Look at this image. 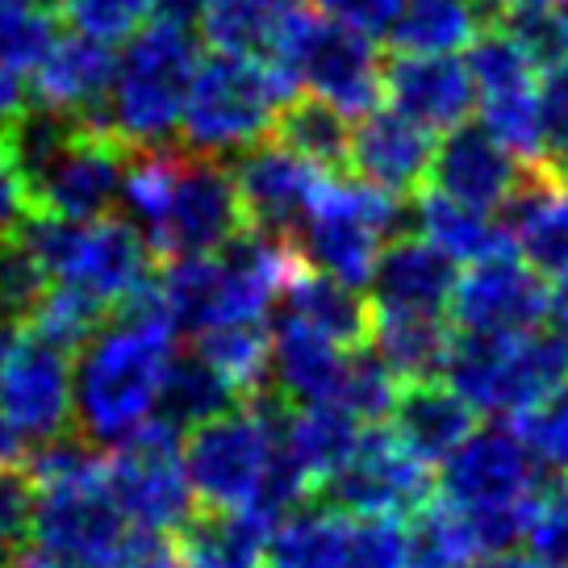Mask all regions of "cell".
I'll use <instances>...</instances> for the list:
<instances>
[{
	"mask_svg": "<svg viewBox=\"0 0 568 568\" xmlns=\"http://www.w3.org/2000/svg\"><path fill=\"white\" fill-rule=\"evenodd\" d=\"M402 389L406 385L385 368V359L373 347H359L352 355V373H347L338 406L347 409L352 418H359L364 426H385L393 423V409L402 402Z\"/></svg>",
	"mask_w": 568,
	"mask_h": 568,
	"instance_id": "b9f144b4",
	"label": "cell"
},
{
	"mask_svg": "<svg viewBox=\"0 0 568 568\" xmlns=\"http://www.w3.org/2000/svg\"><path fill=\"white\" fill-rule=\"evenodd\" d=\"M409 556L414 568H477L489 551L477 523L435 494L409 523Z\"/></svg>",
	"mask_w": 568,
	"mask_h": 568,
	"instance_id": "74e56055",
	"label": "cell"
},
{
	"mask_svg": "<svg viewBox=\"0 0 568 568\" xmlns=\"http://www.w3.org/2000/svg\"><path fill=\"white\" fill-rule=\"evenodd\" d=\"M0 568H13L9 565V548H0Z\"/></svg>",
	"mask_w": 568,
	"mask_h": 568,
	"instance_id": "94428289",
	"label": "cell"
},
{
	"mask_svg": "<svg viewBox=\"0 0 568 568\" xmlns=\"http://www.w3.org/2000/svg\"><path fill=\"white\" fill-rule=\"evenodd\" d=\"M54 18L47 0L0 4V134H9L34 101V71L59 38Z\"/></svg>",
	"mask_w": 568,
	"mask_h": 568,
	"instance_id": "4316f807",
	"label": "cell"
},
{
	"mask_svg": "<svg viewBox=\"0 0 568 568\" xmlns=\"http://www.w3.org/2000/svg\"><path fill=\"white\" fill-rule=\"evenodd\" d=\"M480 125L523 163H544V71L501 26L468 47Z\"/></svg>",
	"mask_w": 568,
	"mask_h": 568,
	"instance_id": "4fadbf2b",
	"label": "cell"
},
{
	"mask_svg": "<svg viewBox=\"0 0 568 568\" xmlns=\"http://www.w3.org/2000/svg\"><path fill=\"white\" fill-rule=\"evenodd\" d=\"M435 130L397 109H373L352 125V176L393 196H418L435 168Z\"/></svg>",
	"mask_w": 568,
	"mask_h": 568,
	"instance_id": "d6986e66",
	"label": "cell"
},
{
	"mask_svg": "<svg viewBox=\"0 0 568 568\" xmlns=\"http://www.w3.org/2000/svg\"><path fill=\"white\" fill-rule=\"evenodd\" d=\"M54 13L68 21L71 34L118 47L146 26V18L155 13V0H54Z\"/></svg>",
	"mask_w": 568,
	"mask_h": 568,
	"instance_id": "7bdbcfd3",
	"label": "cell"
},
{
	"mask_svg": "<svg viewBox=\"0 0 568 568\" xmlns=\"http://www.w3.org/2000/svg\"><path fill=\"white\" fill-rule=\"evenodd\" d=\"M0 4H4V0H0Z\"/></svg>",
	"mask_w": 568,
	"mask_h": 568,
	"instance_id": "be15d7a7",
	"label": "cell"
},
{
	"mask_svg": "<svg viewBox=\"0 0 568 568\" xmlns=\"http://www.w3.org/2000/svg\"><path fill=\"white\" fill-rule=\"evenodd\" d=\"M113 318V310H105L101 302H92L89 293L68 288V284H51L47 297L38 302V310L30 314V331L38 338H47L59 352H84L97 331Z\"/></svg>",
	"mask_w": 568,
	"mask_h": 568,
	"instance_id": "ab89813d",
	"label": "cell"
},
{
	"mask_svg": "<svg viewBox=\"0 0 568 568\" xmlns=\"http://www.w3.org/2000/svg\"><path fill=\"white\" fill-rule=\"evenodd\" d=\"M210 9H213V0H155V18L189 26V30L210 18Z\"/></svg>",
	"mask_w": 568,
	"mask_h": 568,
	"instance_id": "11a10c76",
	"label": "cell"
},
{
	"mask_svg": "<svg viewBox=\"0 0 568 568\" xmlns=\"http://www.w3.org/2000/svg\"><path fill=\"white\" fill-rule=\"evenodd\" d=\"M544 163L568 180V59L544 71Z\"/></svg>",
	"mask_w": 568,
	"mask_h": 568,
	"instance_id": "681fc988",
	"label": "cell"
},
{
	"mask_svg": "<svg viewBox=\"0 0 568 568\" xmlns=\"http://www.w3.org/2000/svg\"><path fill=\"white\" fill-rule=\"evenodd\" d=\"M180 326L160 293V276L139 288L75 359V426L89 444H125L163 409L176 368Z\"/></svg>",
	"mask_w": 568,
	"mask_h": 568,
	"instance_id": "6da1fadb",
	"label": "cell"
},
{
	"mask_svg": "<svg viewBox=\"0 0 568 568\" xmlns=\"http://www.w3.org/2000/svg\"><path fill=\"white\" fill-rule=\"evenodd\" d=\"M297 13H302V0H213L201 30L213 51L276 63L281 42Z\"/></svg>",
	"mask_w": 568,
	"mask_h": 568,
	"instance_id": "d590c367",
	"label": "cell"
},
{
	"mask_svg": "<svg viewBox=\"0 0 568 568\" xmlns=\"http://www.w3.org/2000/svg\"><path fill=\"white\" fill-rule=\"evenodd\" d=\"M34 531V480L30 473H0V548H18Z\"/></svg>",
	"mask_w": 568,
	"mask_h": 568,
	"instance_id": "f907efd6",
	"label": "cell"
},
{
	"mask_svg": "<svg viewBox=\"0 0 568 568\" xmlns=\"http://www.w3.org/2000/svg\"><path fill=\"white\" fill-rule=\"evenodd\" d=\"M501 30L531 54L539 71L560 68L568 59V18L560 9H510Z\"/></svg>",
	"mask_w": 568,
	"mask_h": 568,
	"instance_id": "f6af8a7d",
	"label": "cell"
},
{
	"mask_svg": "<svg viewBox=\"0 0 568 568\" xmlns=\"http://www.w3.org/2000/svg\"><path fill=\"white\" fill-rule=\"evenodd\" d=\"M13 568H89V565H75L68 556H54V551L38 548V544H26V548L18 551Z\"/></svg>",
	"mask_w": 568,
	"mask_h": 568,
	"instance_id": "6f0895ef",
	"label": "cell"
},
{
	"mask_svg": "<svg viewBox=\"0 0 568 568\" xmlns=\"http://www.w3.org/2000/svg\"><path fill=\"white\" fill-rule=\"evenodd\" d=\"M523 172H527V163L510 155L485 125L464 122L456 130H447L439 142L435 168H430V189L497 217L518 189Z\"/></svg>",
	"mask_w": 568,
	"mask_h": 568,
	"instance_id": "7402d4cb",
	"label": "cell"
},
{
	"mask_svg": "<svg viewBox=\"0 0 568 568\" xmlns=\"http://www.w3.org/2000/svg\"><path fill=\"white\" fill-rule=\"evenodd\" d=\"M355 518L335 501H305L276 523L267 544V568H347Z\"/></svg>",
	"mask_w": 568,
	"mask_h": 568,
	"instance_id": "f546056e",
	"label": "cell"
},
{
	"mask_svg": "<svg viewBox=\"0 0 568 568\" xmlns=\"http://www.w3.org/2000/svg\"><path fill=\"white\" fill-rule=\"evenodd\" d=\"M118 568H184V560H180V548H176V544L142 535L139 544L125 551V560Z\"/></svg>",
	"mask_w": 568,
	"mask_h": 568,
	"instance_id": "f5cc1de1",
	"label": "cell"
},
{
	"mask_svg": "<svg viewBox=\"0 0 568 568\" xmlns=\"http://www.w3.org/2000/svg\"><path fill=\"white\" fill-rule=\"evenodd\" d=\"M193 338V352L231 385L239 402H255V397L272 393V331H267V322L210 326Z\"/></svg>",
	"mask_w": 568,
	"mask_h": 568,
	"instance_id": "8d00e7d4",
	"label": "cell"
},
{
	"mask_svg": "<svg viewBox=\"0 0 568 568\" xmlns=\"http://www.w3.org/2000/svg\"><path fill=\"white\" fill-rule=\"evenodd\" d=\"M501 4V13H510V9H560L565 0H497Z\"/></svg>",
	"mask_w": 568,
	"mask_h": 568,
	"instance_id": "91938a15",
	"label": "cell"
},
{
	"mask_svg": "<svg viewBox=\"0 0 568 568\" xmlns=\"http://www.w3.org/2000/svg\"><path fill=\"white\" fill-rule=\"evenodd\" d=\"M239 406L234 389L213 373L201 355H180L172 376H168V389H163V418L176 423L180 430H193V426L210 423L217 414Z\"/></svg>",
	"mask_w": 568,
	"mask_h": 568,
	"instance_id": "f35d334b",
	"label": "cell"
},
{
	"mask_svg": "<svg viewBox=\"0 0 568 568\" xmlns=\"http://www.w3.org/2000/svg\"><path fill=\"white\" fill-rule=\"evenodd\" d=\"M456 260L430 247L423 234H397L376 264L368 305L373 314H430L444 318L456 297Z\"/></svg>",
	"mask_w": 568,
	"mask_h": 568,
	"instance_id": "d4e9b609",
	"label": "cell"
},
{
	"mask_svg": "<svg viewBox=\"0 0 568 568\" xmlns=\"http://www.w3.org/2000/svg\"><path fill=\"white\" fill-rule=\"evenodd\" d=\"M539 464L506 426H485L439 464V497L477 523L485 551H515L539 510Z\"/></svg>",
	"mask_w": 568,
	"mask_h": 568,
	"instance_id": "8992f818",
	"label": "cell"
},
{
	"mask_svg": "<svg viewBox=\"0 0 568 568\" xmlns=\"http://www.w3.org/2000/svg\"><path fill=\"white\" fill-rule=\"evenodd\" d=\"M548 335L568 352V281L551 288V310H548Z\"/></svg>",
	"mask_w": 568,
	"mask_h": 568,
	"instance_id": "9f6ffc18",
	"label": "cell"
},
{
	"mask_svg": "<svg viewBox=\"0 0 568 568\" xmlns=\"http://www.w3.org/2000/svg\"><path fill=\"white\" fill-rule=\"evenodd\" d=\"M239 234H247V217H243L231 163H222L217 155L184 151L172 205L160 217V226L146 231L155 260L172 264V260L217 255Z\"/></svg>",
	"mask_w": 568,
	"mask_h": 568,
	"instance_id": "5bb4252c",
	"label": "cell"
},
{
	"mask_svg": "<svg viewBox=\"0 0 568 568\" xmlns=\"http://www.w3.org/2000/svg\"><path fill=\"white\" fill-rule=\"evenodd\" d=\"M510 430L544 473L568 477V381L560 389L544 393L527 409H518L510 418Z\"/></svg>",
	"mask_w": 568,
	"mask_h": 568,
	"instance_id": "60d3db41",
	"label": "cell"
},
{
	"mask_svg": "<svg viewBox=\"0 0 568 568\" xmlns=\"http://www.w3.org/2000/svg\"><path fill=\"white\" fill-rule=\"evenodd\" d=\"M30 456H34V444L0 414V473H26Z\"/></svg>",
	"mask_w": 568,
	"mask_h": 568,
	"instance_id": "db71d44e",
	"label": "cell"
},
{
	"mask_svg": "<svg viewBox=\"0 0 568 568\" xmlns=\"http://www.w3.org/2000/svg\"><path fill=\"white\" fill-rule=\"evenodd\" d=\"M276 68L297 92H314L355 122L385 101V59L376 54L373 38L326 13H297L281 42Z\"/></svg>",
	"mask_w": 568,
	"mask_h": 568,
	"instance_id": "30bf717a",
	"label": "cell"
},
{
	"mask_svg": "<svg viewBox=\"0 0 568 568\" xmlns=\"http://www.w3.org/2000/svg\"><path fill=\"white\" fill-rule=\"evenodd\" d=\"M393 430L406 439L426 464H439L460 452L477 435V409L464 402L447 381H426V385H406L402 402L393 409Z\"/></svg>",
	"mask_w": 568,
	"mask_h": 568,
	"instance_id": "83f0119b",
	"label": "cell"
},
{
	"mask_svg": "<svg viewBox=\"0 0 568 568\" xmlns=\"http://www.w3.org/2000/svg\"><path fill=\"white\" fill-rule=\"evenodd\" d=\"M47 288H51V272L21 231L13 243L0 247V322L30 318L38 302L47 297Z\"/></svg>",
	"mask_w": 568,
	"mask_h": 568,
	"instance_id": "ee69618b",
	"label": "cell"
},
{
	"mask_svg": "<svg viewBox=\"0 0 568 568\" xmlns=\"http://www.w3.org/2000/svg\"><path fill=\"white\" fill-rule=\"evenodd\" d=\"M272 142L288 146L293 155L310 160L326 176H347L352 172V125L347 113L314 92H293L272 122Z\"/></svg>",
	"mask_w": 568,
	"mask_h": 568,
	"instance_id": "d6a6232c",
	"label": "cell"
},
{
	"mask_svg": "<svg viewBox=\"0 0 568 568\" xmlns=\"http://www.w3.org/2000/svg\"><path fill=\"white\" fill-rule=\"evenodd\" d=\"M284 314H293L297 322L314 326L318 335L335 338L343 347H368L373 338V305L368 297H359L355 288L331 281L302 264L293 272V281L284 288Z\"/></svg>",
	"mask_w": 568,
	"mask_h": 568,
	"instance_id": "e575fe53",
	"label": "cell"
},
{
	"mask_svg": "<svg viewBox=\"0 0 568 568\" xmlns=\"http://www.w3.org/2000/svg\"><path fill=\"white\" fill-rule=\"evenodd\" d=\"M414 226L430 247H439L456 264H480V260L515 251V239L506 234V226L494 213L473 210V205H464V201L439 193L430 184L414 196Z\"/></svg>",
	"mask_w": 568,
	"mask_h": 568,
	"instance_id": "4dcf8cb0",
	"label": "cell"
},
{
	"mask_svg": "<svg viewBox=\"0 0 568 568\" xmlns=\"http://www.w3.org/2000/svg\"><path fill=\"white\" fill-rule=\"evenodd\" d=\"M444 381L477 414L515 418L518 409H527L544 393L565 385L568 352L551 335H539V331L501 338L456 335Z\"/></svg>",
	"mask_w": 568,
	"mask_h": 568,
	"instance_id": "8fae6325",
	"label": "cell"
},
{
	"mask_svg": "<svg viewBox=\"0 0 568 568\" xmlns=\"http://www.w3.org/2000/svg\"><path fill=\"white\" fill-rule=\"evenodd\" d=\"M326 494L352 518H414L435 497V464L393 426H373Z\"/></svg>",
	"mask_w": 568,
	"mask_h": 568,
	"instance_id": "9a60e30c",
	"label": "cell"
},
{
	"mask_svg": "<svg viewBox=\"0 0 568 568\" xmlns=\"http://www.w3.org/2000/svg\"><path fill=\"white\" fill-rule=\"evenodd\" d=\"M105 473L113 501L122 506L134 535L168 539L196 518V494L184 468V439H180V426L168 423L163 414L113 447Z\"/></svg>",
	"mask_w": 568,
	"mask_h": 568,
	"instance_id": "7c38bea8",
	"label": "cell"
},
{
	"mask_svg": "<svg viewBox=\"0 0 568 568\" xmlns=\"http://www.w3.org/2000/svg\"><path fill=\"white\" fill-rule=\"evenodd\" d=\"M281 426L284 402L276 393L239 402L226 414L193 426L184 439V468L196 494V510H267L272 518H284L305 506V485L284 468Z\"/></svg>",
	"mask_w": 568,
	"mask_h": 568,
	"instance_id": "7a4b0ae2",
	"label": "cell"
},
{
	"mask_svg": "<svg viewBox=\"0 0 568 568\" xmlns=\"http://www.w3.org/2000/svg\"><path fill=\"white\" fill-rule=\"evenodd\" d=\"M497 222L535 272L556 284L568 281V180L556 176L548 163H527Z\"/></svg>",
	"mask_w": 568,
	"mask_h": 568,
	"instance_id": "cb8c5ba5",
	"label": "cell"
},
{
	"mask_svg": "<svg viewBox=\"0 0 568 568\" xmlns=\"http://www.w3.org/2000/svg\"><path fill=\"white\" fill-rule=\"evenodd\" d=\"M477 568H544L531 551H497V556H485Z\"/></svg>",
	"mask_w": 568,
	"mask_h": 568,
	"instance_id": "680465c9",
	"label": "cell"
},
{
	"mask_svg": "<svg viewBox=\"0 0 568 568\" xmlns=\"http://www.w3.org/2000/svg\"><path fill=\"white\" fill-rule=\"evenodd\" d=\"M326 18L352 26L359 34H389L406 0H314Z\"/></svg>",
	"mask_w": 568,
	"mask_h": 568,
	"instance_id": "816d5d0a",
	"label": "cell"
},
{
	"mask_svg": "<svg viewBox=\"0 0 568 568\" xmlns=\"http://www.w3.org/2000/svg\"><path fill=\"white\" fill-rule=\"evenodd\" d=\"M113 80H118L113 47L84 34H59L34 71V105L105 130Z\"/></svg>",
	"mask_w": 568,
	"mask_h": 568,
	"instance_id": "44dd1931",
	"label": "cell"
},
{
	"mask_svg": "<svg viewBox=\"0 0 568 568\" xmlns=\"http://www.w3.org/2000/svg\"><path fill=\"white\" fill-rule=\"evenodd\" d=\"M527 544L544 568H568V477L539 497Z\"/></svg>",
	"mask_w": 568,
	"mask_h": 568,
	"instance_id": "c3c4849f",
	"label": "cell"
},
{
	"mask_svg": "<svg viewBox=\"0 0 568 568\" xmlns=\"http://www.w3.org/2000/svg\"><path fill=\"white\" fill-rule=\"evenodd\" d=\"M497 0H406L389 30L397 54H456L501 26Z\"/></svg>",
	"mask_w": 568,
	"mask_h": 568,
	"instance_id": "f1b7e54d",
	"label": "cell"
},
{
	"mask_svg": "<svg viewBox=\"0 0 568 568\" xmlns=\"http://www.w3.org/2000/svg\"><path fill=\"white\" fill-rule=\"evenodd\" d=\"M293 92L297 89L276 63L213 51L210 59H201L189 105H184V122H180L184 151L226 160L264 142Z\"/></svg>",
	"mask_w": 568,
	"mask_h": 568,
	"instance_id": "52a82bcc",
	"label": "cell"
},
{
	"mask_svg": "<svg viewBox=\"0 0 568 568\" xmlns=\"http://www.w3.org/2000/svg\"><path fill=\"white\" fill-rule=\"evenodd\" d=\"M355 352L281 314L272 322V393L284 406H338Z\"/></svg>",
	"mask_w": 568,
	"mask_h": 568,
	"instance_id": "603a6c76",
	"label": "cell"
},
{
	"mask_svg": "<svg viewBox=\"0 0 568 568\" xmlns=\"http://www.w3.org/2000/svg\"><path fill=\"white\" fill-rule=\"evenodd\" d=\"M565 18H568V0H565Z\"/></svg>",
	"mask_w": 568,
	"mask_h": 568,
	"instance_id": "6125c7cd",
	"label": "cell"
},
{
	"mask_svg": "<svg viewBox=\"0 0 568 568\" xmlns=\"http://www.w3.org/2000/svg\"><path fill=\"white\" fill-rule=\"evenodd\" d=\"M551 310L548 276L531 264L515 260V251L468 264L456 281V297L447 318L460 335L501 338V335H535Z\"/></svg>",
	"mask_w": 568,
	"mask_h": 568,
	"instance_id": "e0dca14e",
	"label": "cell"
},
{
	"mask_svg": "<svg viewBox=\"0 0 568 568\" xmlns=\"http://www.w3.org/2000/svg\"><path fill=\"white\" fill-rule=\"evenodd\" d=\"M284 468L314 497L331 489L364 439V423L343 406H284Z\"/></svg>",
	"mask_w": 568,
	"mask_h": 568,
	"instance_id": "484cf974",
	"label": "cell"
},
{
	"mask_svg": "<svg viewBox=\"0 0 568 568\" xmlns=\"http://www.w3.org/2000/svg\"><path fill=\"white\" fill-rule=\"evenodd\" d=\"M0 414L30 444L63 439L75 423V364L34 331H18L0 355Z\"/></svg>",
	"mask_w": 568,
	"mask_h": 568,
	"instance_id": "2e32d148",
	"label": "cell"
},
{
	"mask_svg": "<svg viewBox=\"0 0 568 568\" xmlns=\"http://www.w3.org/2000/svg\"><path fill=\"white\" fill-rule=\"evenodd\" d=\"M368 347L385 359V368L402 385H426L447 376L456 335L444 326V318L430 314H373Z\"/></svg>",
	"mask_w": 568,
	"mask_h": 568,
	"instance_id": "836d02e7",
	"label": "cell"
},
{
	"mask_svg": "<svg viewBox=\"0 0 568 568\" xmlns=\"http://www.w3.org/2000/svg\"><path fill=\"white\" fill-rule=\"evenodd\" d=\"M30 213H34V189L26 176V163L13 139L0 134V247L30 226Z\"/></svg>",
	"mask_w": 568,
	"mask_h": 568,
	"instance_id": "7dc6e473",
	"label": "cell"
},
{
	"mask_svg": "<svg viewBox=\"0 0 568 568\" xmlns=\"http://www.w3.org/2000/svg\"><path fill=\"white\" fill-rule=\"evenodd\" d=\"M231 172L239 184L247 231L276 234V239H297L305 213L326 180V172L293 155L281 142H255L247 151H239Z\"/></svg>",
	"mask_w": 568,
	"mask_h": 568,
	"instance_id": "ac0fdd59",
	"label": "cell"
},
{
	"mask_svg": "<svg viewBox=\"0 0 568 568\" xmlns=\"http://www.w3.org/2000/svg\"><path fill=\"white\" fill-rule=\"evenodd\" d=\"M9 139L26 163L34 210L42 217L92 222L109 217L122 201L134 151L118 134L38 109V118H21Z\"/></svg>",
	"mask_w": 568,
	"mask_h": 568,
	"instance_id": "277c9868",
	"label": "cell"
},
{
	"mask_svg": "<svg viewBox=\"0 0 568 568\" xmlns=\"http://www.w3.org/2000/svg\"><path fill=\"white\" fill-rule=\"evenodd\" d=\"M26 239L51 272V284L80 288L105 310H118L139 288H146L155 281L151 267L160 264L146 231L118 213L92 217V222L38 217L26 226Z\"/></svg>",
	"mask_w": 568,
	"mask_h": 568,
	"instance_id": "9c48e42d",
	"label": "cell"
},
{
	"mask_svg": "<svg viewBox=\"0 0 568 568\" xmlns=\"http://www.w3.org/2000/svg\"><path fill=\"white\" fill-rule=\"evenodd\" d=\"M26 473L34 480V531L30 544L68 556L89 568H118L142 535L125 523L113 501L105 460L89 439H51L30 456Z\"/></svg>",
	"mask_w": 568,
	"mask_h": 568,
	"instance_id": "3957f363",
	"label": "cell"
},
{
	"mask_svg": "<svg viewBox=\"0 0 568 568\" xmlns=\"http://www.w3.org/2000/svg\"><path fill=\"white\" fill-rule=\"evenodd\" d=\"M385 101L418 125L447 134L473 118L477 80L456 54H397L385 59Z\"/></svg>",
	"mask_w": 568,
	"mask_h": 568,
	"instance_id": "ffe728a7",
	"label": "cell"
},
{
	"mask_svg": "<svg viewBox=\"0 0 568 568\" xmlns=\"http://www.w3.org/2000/svg\"><path fill=\"white\" fill-rule=\"evenodd\" d=\"M347 568H414L409 527H402V518H359Z\"/></svg>",
	"mask_w": 568,
	"mask_h": 568,
	"instance_id": "bcb514c9",
	"label": "cell"
},
{
	"mask_svg": "<svg viewBox=\"0 0 568 568\" xmlns=\"http://www.w3.org/2000/svg\"><path fill=\"white\" fill-rule=\"evenodd\" d=\"M196 68H201V47H196V34L189 26L163 18L142 26L118 59L105 130L118 134L130 151L168 146L184 122Z\"/></svg>",
	"mask_w": 568,
	"mask_h": 568,
	"instance_id": "5b68a950",
	"label": "cell"
},
{
	"mask_svg": "<svg viewBox=\"0 0 568 568\" xmlns=\"http://www.w3.org/2000/svg\"><path fill=\"white\" fill-rule=\"evenodd\" d=\"M406 226L402 196L373 189L355 176H326L297 231V251L314 272L368 293L376 264Z\"/></svg>",
	"mask_w": 568,
	"mask_h": 568,
	"instance_id": "ba28073f",
	"label": "cell"
},
{
	"mask_svg": "<svg viewBox=\"0 0 568 568\" xmlns=\"http://www.w3.org/2000/svg\"><path fill=\"white\" fill-rule=\"evenodd\" d=\"M281 518L267 510H231V515H205L180 531L176 548L184 568H260L267 560V544Z\"/></svg>",
	"mask_w": 568,
	"mask_h": 568,
	"instance_id": "1f68e13d",
	"label": "cell"
}]
</instances>
